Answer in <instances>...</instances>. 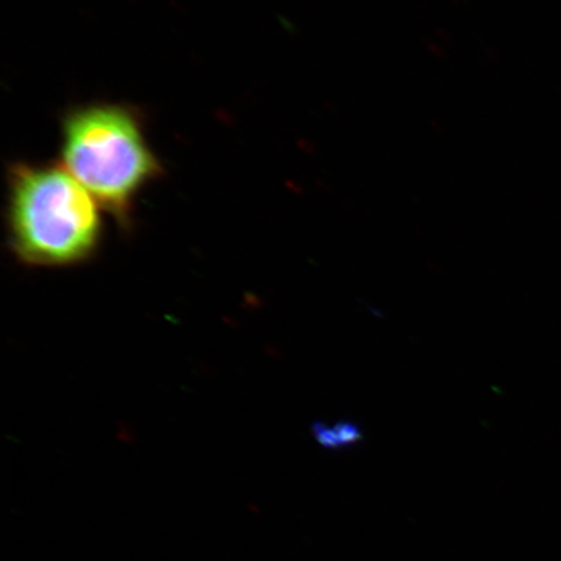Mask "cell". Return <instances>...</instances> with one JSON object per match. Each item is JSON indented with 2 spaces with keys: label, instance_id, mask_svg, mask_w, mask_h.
<instances>
[{
  "label": "cell",
  "instance_id": "6da1fadb",
  "mask_svg": "<svg viewBox=\"0 0 561 561\" xmlns=\"http://www.w3.org/2000/svg\"><path fill=\"white\" fill-rule=\"evenodd\" d=\"M9 192L11 243L21 261L60 266L93 255L102 236L100 208L65 167L13 164Z\"/></svg>",
  "mask_w": 561,
  "mask_h": 561
},
{
  "label": "cell",
  "instance_id": "7a4b0ae2",
  "mask_svg": "<svg viewBox=\"0 0 561 561\" xmlns=\"http://www.w3.org/2000/svg\"><path fill=\"white\" fill-rule=\"evenodd\" d=\"M61 165L122 220L161 173L136 110L111 103L82 105L62 118Z\"/></svg>",
  "mask_w": 561,
  "mask_h": 561
},
{
  "label": "cell",
  "instance_id": "3957f363",
  "mask_svg": "<svg viewBox=\"0 0 561 561\" xmlns=\"http://www.w3.org/2000/svg\"><path fill=\"white\" fill-rule=\"evenodd\" d=\"M333 427L341 448L354 446L364 437L363 431L353 421H339Z\"/></svg>",
  "mask_w": 561,
  "mask_h": 561
},
{
  "label": "cell",
  "instance_id": "277c9868",
  "mask_svg": "<svg viewBox=\"0 0 561 561\" xmlns=\"http://www.w3.org/2000/svg\"><path fill=\"white\" fill-rule=\"evenodd\" d=\"M312 433L313 437L318 439L322 447L331 448V450L341 448L339 437H336L333 425H328L325 423H314L312 425Z\"/></svg>",
  "mask_w": 561,
  "mask_h": 561
}]
</instances>
